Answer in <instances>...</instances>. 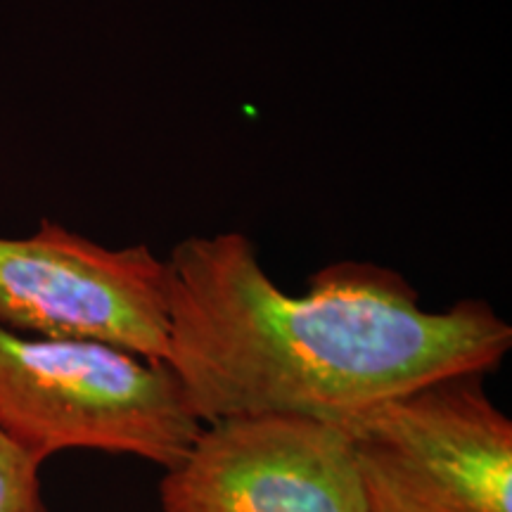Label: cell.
<instances>
[{"instance_id": "cell-1", "label": "cell", "mask_w": 512, "mask_h": 512, "mask_svg": "<svg viewBox=\"0 0 512 512\" xmlns=\"http://www.w3.org/2000/svg\"><path fill=\"white\" fill-rule=\"evenodd\" d=\"M169 356L202 425L247 415L339 422L453 375H489L510 323L482 299L425 311L392 268L344 259L287 294L242 233L195 235L166 256Z\"/></svg>"}, {"instance_id": "cell-2", "label": "cell", "mask_w": 512, "mask_h": 512, "mask_svg": "<svg viewBox=\"0 0 512 512\" xmlns=\"http://www.w3.org/2000/svg\"><path fill=\"white\" fill-rule=\"evenodd\" d=\"M202 427L164 361L0 325V430L41 463L91 448L169 470Z\"/></svg>"}, {"instance_id": "cell-3", "label": "cell", "mask_w": 512, "mask_h": 512, "mask_svg": "<svg viewBox=\"0 0 512 512\" xmlns=\"http://www.w3.org/2000/svg\"><path fill=\"white\" fill-rule=\"evenodd\" d=\"M366 512H512V420L467 373L339 422Z\"/></svg>"}, {"instance_id": "cell-4", "label": "cell", "mask_w": 512, "mask_h": 512, "mask_svg": "<svg viewBox=\"0 0 512 512\" xmlns=\"http://www.w3.org/2000/svg\"><path fill=\"white\" fill-rule=\"evenodd\" d=\"M0 325L166 363V259L147 245L105 247L50 219L24 238L0 235Z\"/></svg>"}, {"instance_id": "cell-5", "label": "cell", "mask_w": 512, "mask_h": 512, "mask_svg": "<svg viewBox=\"0 0 512 512\" xmlns=\"http://www.w3.org/2000/svg\"><path fill=\"white\" fill-rule=\"evenodd\" d=\"M159 501L162 512H366L342 427L294 415L204 425Z\"/></svg>"}, {"instance_id": "cell-6", "label": "cell", "mask_w": 512, "mask_h": 512, "mask_svg": "<svg viewBox=\"0 0 512 512\" xmlns=\"http://www.w3.org/2000/svg\"><path fill=\"white\" fill-rule=\"evenodd\" d=\"M41 465L0 430V512H48L38 477Z\"/></svg>"}]
</instances>
